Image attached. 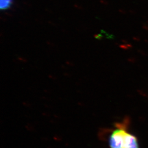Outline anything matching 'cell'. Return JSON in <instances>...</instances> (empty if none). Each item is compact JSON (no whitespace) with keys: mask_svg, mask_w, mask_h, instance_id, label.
<instances>
[{"mask_svg":"<svg viewBox=\"0 0 148 148\" xmlns=\"http://www.w3.org/2000/svg\"><path fill=\"white\" fill-rule=\"evenodd\" d=\"M129 121L126 119L117 123L110 131L109 145L110 148H139L137 137L128 130Z\"/></svg>","mask_w":148,"mask_h":148,"instance_id":"obj_1","label":"cell"},{"mask_svg":"<svg viewBox=\"0 0 148 148\" xmlns=\"http://www.w3.org/2000/svg\"><path fill=\"white\" fill-rule=\"evenodd\" d=\"M0 8L1 10H7L11 7L13 3V0H1Z\"/></svg>","mask_w":148,"mask_h":148,"instance_id":"obj_2","label":"cell"}]
</instances>
